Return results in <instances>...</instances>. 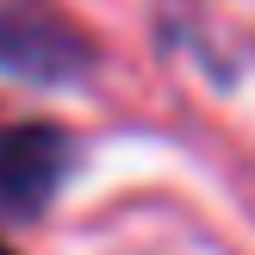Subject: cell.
I'll use <instances>...</instances> for the list:
<instances>
[{
  "mask_svg": "<svg viewBox=\"0 0 255 255\" xmlns=\"http://www.w3.org/2000/svg\"><path fill=\"white\" fill-rule=\"evenodd\" d=\"M62 181V137L56 131H6L0 137V212L31 218Z\"/></svg>",
  "mask_w": 255,
  "mask_h": 255,
  "instance_id": "6da1fadb",
  "label": "cell"
},
{
  "mask_svg": "<svg viewBox=\"0 0 255 255\" xmlns=\"http://www.w3.org/2000/svg\"><path fill=\"white\" fill-rule=\"evenodd\" d=\"M75 62H81V50H75L62 31H50V25L0 6V69L31 75V81H69Z\"/></svg>",
  "mask_w": 255,
  "mask_h": 255,
  "instance_id": "7a4b0ae2",
  "label": "cell"
},
{
  "mask_svg": "<svg viewBox=\"0 0 255 255\" xmlns=\"http://www.w3.org/2000/svg\"><path fill=\"white\" fill-rule=\"evenodd\" d=\"M0 255H12V249H6V243H0Z\"/></svg>",
  "mask_w": 255,
  "mask_h": 255,
  "instance_id": "3957f363",
  "label": "cell"
}]
</instances>
